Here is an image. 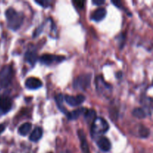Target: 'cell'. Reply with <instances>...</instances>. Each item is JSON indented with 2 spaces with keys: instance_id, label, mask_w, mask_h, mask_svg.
<instances>
[{
  "instance_id": "277c9868",
  "label": "cell",
  "mask_w": 153,
  "mask_h": 153,
  "mask_svg": "<svg viewBox=\"0 0 153 153\" xmlns=\"http://www.w3.org/2000/svg\"><path fill=\"white\" fill-rule=\"evenodd\" d=\"M92 76L90 73H85L78 76L74 79L73 82V88L75 89L85 91L91 85V81Z\"/></svg>"
},
{
  "instance_id": "9a60e30c",
  "label": "cell",
  "mask_w": 153,
  "mask_h": 153,
  "mask_svg": "<svg viewBox=\"0 0 153 153\" xmlns=\"http://www.w3.org/2000/svg\"><path fill=\"white\" fill-rule=\"evenodd\" d=\"M55 102H56L57 106H58V108H59V110L61 111V112H63L64 114H67L68 112H67V110L64 106V96L61 94H58V95L55 97Z\"/></svg>"
},
{
  "instance_id": "d6986e66",
  "label": "cell",
  "mask_w": 153,
  "mask_h": 153,
  "mask_svg": "<svg viewBox=\"0 0 153 153\" xmlns=\"http://www.w3.org/2000/svg\"><path fill=\"white\" fill-rule=\"evenodd\" d=\"M139 135H140V137L142 138H146L149 136V134H150V131H149V128L147 127H145L144 126H140L139 127Z\"/></svg>"
},
{
  "instance_id": "cb8c5ba5",
  "label": "cell",
  "mask_w": 153,
  "mask_h": 153,
  "mask_svg": "<svg viewBox=\"0 0 153 153\" xmlns=\"http://www.w3.org/2000/svg\"><path fill=\"white\" fill-rule=\"evenodd\" d=\"M4 129H5V125L4 123L0 124V134L4 131Z\"/></svg>"
},
{
  "instance_id": "5bb4252c",
  "label": "cell",
  "mask_w": 153,
  "mask_h": 153,
  "mask_svg": "<svg viewBox=\"0 0 153 153\" xmlns=\"http://www.w3.org/2000/svg\"><path fill=\"white\" fill-rule=\"evenodd\" d=\"M86 110L87 109L85 108H78L76 110L73 111L68 112L67 114V118L70 120H74L78 119L82 114H85Z\"/></svg>"
},
{
  "instance_id": "d4e9b609",
  "label": "cell",
  "mask_w": 153,
  "mask_h": 153,
  "mask_svg": "<svg viewBox=\"0 0 153 153\" xmlns=\"http://www.w3.org/2000/svg\"><path fill=\"white\" fill-rule=\"evenodd\" d=\"M48 153H52V152H48Z\"/></svg>"
},
{
  "instance_id": "30bf717a",
  "label": "cell",
  "mask_w": 153,
  "mask_h": 153,
  "mask_svg": "<svg viewBox=\"0 0 153 153\" xmlns=\"http://www.w3.org/2000/svg\"><path fill=\"white\" fill-rule=\"evenodd\" d=\"M97 146L103 152H108L111 148V143L108 138L105 137H101L97 140Z\"/></svg>"
},
{
  "instance_id": "603a6c76",
  "label": "cell",
  "mask_w": 153,
  "mask_h": 153,
  "mask_svg": "<svg viewBox=\"0 0 153 153\" xmlns=\"http://www.w3.org/2000/svg\"><path fill=\"white\" fill-rule=\"evenodd\" d=\"M112 3L114 4L115 5L118 7H121V6H122V4H121L120 1H112Z\"/></svg>"
},
{
  "instance_id": "ffe728a7",
  "label": "cell",
  "mask_w": 153,
  "mask_h": 153,
  "mask_svg": "<svg viewBox=\"0 0 153 153\" xmlns=\"http://www.w3.org/2000/svg\"><path fill=\"white\" fill-rule=\"evenodd\" d=\"M35 2L37 3V4H40V5L43 6V7H49V3H50L49 1H35Z\"/></svg>"
},
{
  "instance_id": "5b68a950",
  "label": "cell",
  "mask_w": 153,
  "mask_h": 153,
  "mask_svg": "<svg viewBox=\"0 0 153 153\" xmlns=\"http://www.w3.org/2000/svg\"><path fill=\"white\" fill-rule=\"evenodd\" d=\"M64 59H65V57L63 55H52V54H43L39 58L40 62L46 65H51L55 63H59L64 61Z\"/></svg>"
},
{
  "instance_id": "44dd1931",
  "label": "cell",
  "mask_w": 153,
  "mask_h": 153,
  "mask_svg": "<svg viewBox=\"0 0 153 153\" xmlns=\"http://www.w3.org/2000/svg\"><path fill=\"white\" fill-rule=\"evenodd\" d=\"M73 2L76 7H79V8H82L84 7V4H85V1H73Z\"/></svg>"
},
{
  "instance_id": "9c48e42d",
  "label": "cell",
  "mask_w": 153,
  "mask_h": 153,
  "mask_svg": "<svg viewBox=\"0 0 153 153\" xmlns=\"http://www.w3.org/2000/svg\"><path fill=\"white\" fill-rule=\"evenodd\" d=\"M78 135H79V140H80L81 149H82V153H91L89 146H88V143L87 141L86 136H85L84 131L82 130L79 129L78 131Z\"/></svg>"
},
{
  "instance_id": "3957f363",
  "label": "cell",
  "mask_w": 153,
  "mask_h": 153,
  "mask_svg": "<svg viewBox=\"0 0 153 153\" xmlns=\"http://www.w3.org/2000/svg\"><path fill=\"white\" fill-rule=\"evenodd\" d=\"M13 77V69L12 66L5 65L0 70V88L4 89L10 85Z\"/></svg>"
},
{
  "instance_id": "8fae6325",
  "label": "cell",
  "mask_w": 153,
  "mask_h": 153,
  "mask_svg": "<svg viewBox=\"0 0 153 153\" xmlns=\"http://www.w3.org/2000/svg\"><path fill=\"white\" fill-rule=\"evenodd\" d=\"M106 14H107V11H106L105 8H104V7H99L94 12L91 18L94 20L99 22V21L102 20L105 18V16H106Z\"/></svg>"
},
{
  "instance_id": "e0dca14e",
  "label": "cell",
  "mask_w": 153,
  "mask_h": 153,
  "mask_svg": "<svg viewBox=\"0 0 153 153\" xmlns=\"http://www.w3.org/2000/svg\"><path fill=\"white\" fill-rule=\"evenodd\" d=\"M85 118L88 123L92 122L96 118V111L94 109H88L85 112Z\"/></svg>"
},
{
  "instance_id": "8992f818",
  "label": "cell",
  "mask_w": 153,
  "mask_h": 153,
  "mask_svg": "<svg viewBox=\"0 0 153 153\" xmlns=\"http://www.w3.org/2000/svg\"><path fill=\"white\" fill-rule=\"evenodd\" d=\"M12 100L7 95H1L0 97V113L5 114L11 109Z\"/></svg>"
},
{
  "instance_id": "ac0fdd59",
  "label": "cell",
  "mask_w": 153,
  "mask_h": 153,
  "mask_svg": "<svg viewBox=\"0 0 153 153\" xmlns=\"http://www.w3.org/2000/svg\"><path fill=\"white\" fill-rule=\"evenodd\" d=\"M133 116L135 117L139 118V119H143V118L146 117V112L144 111L143 108H134L132 111Z\"/></svg>"
},
{
  "instance_id": "ba28073f",
  "label": "cell",
  "mask_w": 153,
  "mask_h": 153,
  "mask_svg": "<svg viewBox=\"0 0 153 153\" xmlns=\"http://www.w3.org/2000/svg\"><path fill=\"white\" fill-rule=\"evenodd\" d=\"M25 87L30 90H36L42 86V82L35 77H30L25 81Z\"/></svg>"
},
{
  "instance_id": "4fadbf2b",
  "label": "cell",
  "mask_w": 153,
  "mask_h": 153,
  "mask_svg": "<svg viewBox=\"0 0 153 153\" xmlns=\"http://www.w3.org/2000/svg\"><path fill=\"white\" fill-rule=\"evenodd\" d=\"M25 58L31 65H34L37 61V54L35 50H28L25 54Z\"/></svg>"
},
{
  "instance_id": "2e32d148",
  "label": "cell",
  "mask_w": 153,
  "mask_h": 153,
  "mask_svg": "<svg viewBox=\"0 0 153 153\" xmlns=\"http://www.w3.org/2000/svg\"><path fill=\"white\" fill-rule=\"evenodd\" d=\"M31 127H32V125L31 123H25L22 124L18 129L19 134L22 136L27 135L31 131Z\"/></svg>"
},
{
  "instance_id": "52a82bcc",
  "label": "cell",
  "mask_w": 153,
  "mask_h": 153,
  "mask_svg": "<svg viewBox=\"0 0 153 153\" xmlns=\"http://www.w3.org/2000/svg\"><path fill=\"white\" fill-rule=\"evenodd\" d=\"M64 99L69 105L73 106V107H76V106L80 105L81 104H82L85 102V97L83 95H78L76 97L66 95L64 97Z\"/></svg>"
},
{
  "instance_id": "7402d4cb",
  "label": "cell",
  "mask_w": 153,
  "mask_h": 153,
  "mask_svg": "<svg viewBox=\"0 0 153 153\" xmlns=\"http://www.w3.org/2000/svg\"><path fill=\"white\" fill-rule=\"evenodd\" d=\"M93 3L94 4H97V5H101V4H104L105 1L104 0H94Z\"/></svg>"
},
{
  "instance_id": "6da1fadb",
  "label": "cell",
  "mask_w": 153,
  "mask_h": 153,
  "mask_svg": "<svg viewBox=\"0 0 153 153\" xmlns=\"http://www.w3.org/2000/svg\"><path fill=\"white\" fill-rule=\"evenodd\" d=\"M7 26L13 31H16L20 28L23 22L24 15L21 12H18L13 7H9L5 12Z\"/></svg>"
},
{
  "instance_id": "7c38bea8",
  "label": "cell",
  "mask_w": 153,
  "mask_h": 153,
  "mask_svg": "<svg viewBox=\"0 0 153 153\" xmlns=\"http://www.w3.org/2000/svg\"><path fill=\"white\" fill-rule=\"evenodd\" d=\"M43 136V129L40 127H36L29 136V140L33 142H37L41 139Z\"/></svg>"
},
{
  "instance_id": "7a4b0ae2",
  "label": "cell",
  "mask_w": 153,
  "mask_h": 153,
  "mask_svg": "<svg viewBox=\"0 0 153 153\" xmlns=\"http://www.w3.org/2000/svg\"><path fill=\"white\" fill-rule=\"evenodd\" d=\"M108 129L109 125L104 118L96 117L93 121L92 127H91V135L93 138H96L105 134Z\"/></svg>"
}]
</instances>
